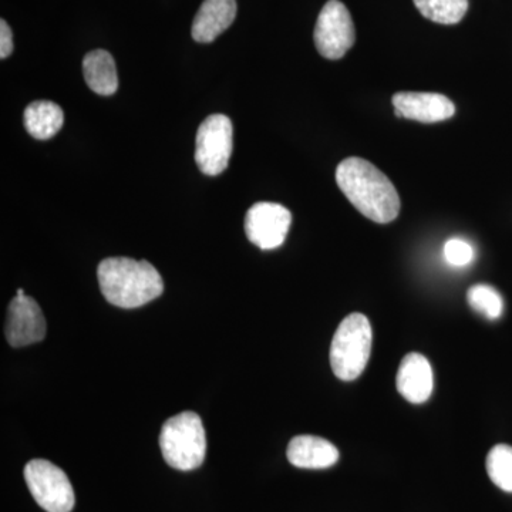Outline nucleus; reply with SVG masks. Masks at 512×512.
<instances>
[{"instance_id": "obj_12", "label": "nucleus", "mask_w": 512, "mask_h": 512, "mask_svg": "<svg viewBox=\"0 0 512 512\" xmlns=\"http://www.w3.org/2000/svg\"><path fill=\"white\" fill-rule=\"evenodd\" d=\"M237 18V0H204L192 22V39L211 43Z\"/></svg>"}, {"instance_id": "obj_10", "label": "nucleus", "mask_w": 512, "mask_h": 512, "mask_svg": "<svg viewBox=\"0 0 512 512\" xmlns=\"http://www.w3.org/2000/svg\"><path fill=\"white\" fill-rule=\"evenodd\" d=\"M397 117L420 123H439L456 113L453 101L443 94L403 92L393 96Z\"/></svg>"}, {"instance_id": "obj_3", "label": "nucleus", "mask_w": 512, "mask_h": 512, "mask_svg": "<svg viewBox=\"0 0 512 512\" xmlns=\"http://www.w3.org/2000/svg\"><path fill=\"white\" fill-rule=\"evenodd\" d=\"M373 332L369 319L362 313L346 316L336 329L330 346V366L343 382L362 375L372 353Z\"/></svg>"}, {"instance_id": "obj_19", "label": "nucleus", "mask_w": 512, "mask_h": 512, "mask_svg": "<svg viewBox=\"0 0 512 512\" xmlns=\"http://www.w3.org/2000/svg\"><path fill=\"white\" fill-rule=\"evenodd\" d=\"M444 256L448 264L466 266L474 259V249L463 239H450L444 245Z\"/></svg>"}, {"instance_id": "obj_1", "label": "nucleus", "mask_w": 512, "mask_h": 512, "mask_svg": "<svg viewBox=\"0 0 512 512\" xmlns=\"http://www.w3.org/2000/svg\"><path fill=\"white\" fill-rule=\"evenodd\" d=\"M336 183L360 214L389 224L399 217L400 197L392 181L365 158L349 157L336 168Z\"/></svg>"}, {"instance_id": "obj_7", "label": "nucleus", "mask_w": 512, "mask_h": 512, "mask_svg": "<svg viewBox=\"0 0 512 512\" xmlns=\"http://www.w3.org/2000/svg\"><path fill=\"white\" fill-rule=\"evenodd\" d=\"M316 49L329 60L342 59L355 45L356 30L348 8L339 0H329L320 10L315 33Z\"/></svg>"}, {"instance_id": "obj_5", "label": "nucleus", "mask_w": 512, "mask_h": 512, "mask_svg": "<svg viewBox=\"0 0 512 512\" xmlns=\"http://www.w3.org/2000/svg\"><path fill=\"white\" fill-rule=\"evenodd\" d=\"M25 480L33 498L47 512H70L76 504L66 473L47 460H32L25 467Z\"/></svg>"}, {"instance_id": "obj_15", "label": "nucleus", "mask_w": 512, "mask_h": 512, "mask_svg": "<svg viewBox=\"0 0 512 512\" xmlns=\"http://www.w3.org/2000/svg\"><path fill=\"white\" fill-rule=\"evenodd\" d=\"M64 113L53 101H33L25 110V127L36 140H49L63 127Z\"/></svg>"}, {"instance_id": "obj_18", "label": "nucleus", "mask_w": 512, "mask_h": 512, "mask_svg": "<svg viewBox=\"0 0 512 512\" xmlns=\"http://www.w3.org/2000/svg\"><path fill=\"white\" fill-rule=\"evenodd\" d=\"M467 301L474 311L485 316V318L494 320L503 315V298L493 286L485 284L471 286L467 292Z\"/></svg>"}, {"instance_id": "obj_13", "label": "nucleus", "mask_w": 512, "mask_h": 512, "mask_svg": "<svg viewBox=\"0 0 512 512\" xmlns=\"http://www.w3.org/2000/svg\"><path fill=\"white\" fill-rule=\"evenodd\" d=\"M286 456L292 466L322 470L338 463L339 450L330 441L320 437L298 436L289 443Z\"/></svg>"}, {"instance_id": "obj_4", "label": "nucleus", "mask_w": 512, "mask_h": 512, "mask_svg": "<svg viewBox=\"0 0 512 512\" xmlns=\"http://www.w3.org/2000/svg\"><path fill=\"white\" fill-rule=\"evenodd\" d=\"M160 448L165 463L180 471L195 470L204 463L207 437L198 414L184 412L163 424Z\"/></svg>"}, {"instance_id": "obj_14", "label": "nucleus", "mask_w": 512, "mask_h": 512, "mask_svg": "<svg viewBox=\"0 0 512 512\" xmlns=\"http://www.w3.org/2000/svg\"><path fill=\"white\" fill-rule=\"evenodd\" d=\"M83 74L87 86L100 96H111L119 89L116 62L106 50H93L83 60Z\"/></svg>"}, {"instance_id": "obj_20", "label": "nucleus", "mask_w": 512, "mask_h": 512, "mask_svg": "<svg viewBox=\"0 0 512 512\" xmlns=\"http://www.w3.org/2000/svg\"><path fill=\"white\" fill-rule=\"evenodd\" d=\"M13 52L12 29L6 20H0V59H6Z\"/></svg>"}, {"instance_id": "obj_6", "label": "nucleus", "mask_w": 512, "mask_h": 512, "mask_svg": "<svg viewBox=\"0 0 512 512\" xmlns=\"http://www.w3.org/2000/svg\"><path fill=\"white\" fill-rule=\"evenodd\" d=\"M234 148V128L224 114H212L197 131L195 161L205 175H220L227 170Z\"/></svg>"}, {"instance_id": "obj_17", "label": "nucleus", "mask_w": 512, "mask_h": 512, "mask_svg": "<svg viewBox=\"0 0 512 512\" xmlns=\"http://www.w3.org/2000/svg\"><path fill=\"white\" fill-rule=\"evenodd\" d=\"M488 477L505 493H512V447L497 444L487 456Z\"/></svg>"}, {"instance_id": "obj_2", "label": "nucleus", "mask_w": 512, "mask_h": 512, "mask_svg": "<svg viewBox=\"0 0 512 512\" xmlns=\"http://www.w3.org/2000/svg\"><path fill=\"white\" fill-rule=\"evenodd\" d=\"M97 278L106 301L123 309L147 305L164 291L163 278L147 261L104 259L97 269Z\"/></svg>"}, {"instance_id": "obj_8", "label": "nucleus", "mask_w": 512, "mask_h": 512, "mask_svg": "<svg viewBox=\"0 0 512 512\" xmlns=\"http://www.w3.org/2000/svg\"><path fill=\"white\" fill-rule=\"evenodd\" d=\"M292 224V214L276 202H256L245 215V234L256 247L269 251L281 247Z\"/></svg>"}, {"instance_id": "obj_16", "label": "nucleus", "mask_w": 512, "mask_h": 512, "mask_svg": "<svg viewBox=\"0 0 512 512\" xmlns=\"http://www.w3.org/2000/svg\"><path fill=\"white\" fill-rule=\"evenodd\" d=\"M424 18L440 25H457L468 10V0H413Z\"/></svg>"}, {"instance_id": "obj_9", "label": "nucleus", "mask_w": 512, "mask_h": 512, "mask_svg": "<svg viewBox=\"0 0 512 512\" xmlns=\"http://www.w3.org/2000/svg\"><path fill=\"white\" fill-rule=\"evenodd\" d=\"M5 335L13 348H23L45 339L46 320L35 299L25 293H16L9 305Z\"/></svg>"}, {"instance_id": "obj_11", "label": "nucleus", "mask_w": 512, "mask_h": 512, "mask_svg": "<svg viewBox=\"0 0 512 512\" xmlns=\"http://www.w3.org/2000/svg\"><path fill=\"white\" fill-rule=\"evenodd\" d=\"M396 386L407 402H427L433 393V370L429 360L420 353L404 356L397 370Z\"/></svg>"}]
</instances>
